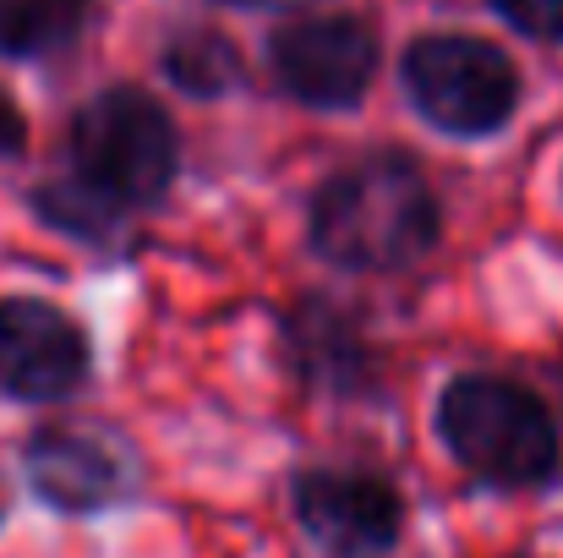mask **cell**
<instances>
[{"label":"cell","mask_w":563,"mask_h":558,"mask_svg":"<svg viewBox=\"0 0 563 558\" xmlns=\"http://www.w3.org/2000/svg\"><path fill=\"white\" fill-rule=\"evenodd\" d=\"M296 515L329 558H383L399 543L405 504L373 471H307L296 482Z\"/></svg>","instance_id":"obj_8"},{"label":"cell","mask_w":563,"mask_h":558,"mask_svg":"<svg viewBox=\"0 0 563 558\" xmlns=\"http://www.w3.org/2000/svg\"><path fill=\"white\" fill-rule=\"evenodd\" d=\"M88 378V335L49 302L0 296V394L66 400Z\"/></svg>","instance_id":"obj_7"},{"label":"cell","mask_w":563,"mask_h":558,"mask_svg":"<svg viewBox=\"0 0 563 558\" xmlns=\"http://www.w3.org/2000/svg\"><path fill=\"white\" fill-rule=\"evenodd\" d=\"M235 6H290V0H235Z\"/></svg>","instance_id":"obj_15"},{"label":"cell","mask_w":563,"mask_h":558,"mask_svg":"<svg viewBox=\"0 0 563 558\" xmlns=\"http://www.w3.org/2000/svg\"><path fill=\"white\" fill-rule=\"evenodd\" d=\"M33 208H38L55 230H71V236H82V241H104V236L115 230V208L99 203L88 186H77V182L38 186V192H33Z\"/></svg>","instance_id":"obj_12"},{"label":"cell","mask_w":563,"mask_h":558,"mask_svg":"<svg viewBox=\"0 0 563 558\" xmlns=\"http://www.w3.org/2000/svg\"><path fill=\"white\" fill-rule=\"evenodd\" d=\"M165 72L181 94L197 99H213V94H230L241 83V55L230 39L219 33H181L170 50H165Z\"/></svg>","instance_id":"obj_11"},{"label":"cell","mask_w":563,"mask_h":558,"mask_svg":"<svg viewBox=\"0 0 563 558\" xmlns=\"http://www.w3.org/2000/svg\"><path fill=\"white\" fill-rule=\"evenodd\" d=\"M290 357L301 362L307 378H323V383H351L362 362H367V351H362V340L351 335V324L340 318V313H329V307H318V302H307L296 318H290Z\"/></svg>","instance_id":"obj_9"},{"label":"cell","mask_w":563,"mask_h":558,"mask_svg":"<svg viewBox=\"0 0 563 558\" xmlns=\"http://www.w3.org/2000/svg\"><path fill=\"white\" fill-rule=\"evenodd\" d=\"M22 143H27V127H22V116H16V105L0 94V160H11V154H22Z\"/></svg>","instance_id":"obj_14"},{"label":"cell","mask_w":563,"mask_h":558,"mask_svg":"<svg viewBox=\"0 0 563 558\" xmlns=\"http://www.w3.org/2000/svg\"><path fill=\"white\" fill-rule=\"evenodd\" d=\"M438 241V197L416 160L373 154L340 171L312 203V247L362 274H388L416 263Z\"/></svg>","instance_id":"obj_1"},{"label":"cell","mask_w":563,"mask_h":558,"mask_svg":"<svg viewBox=\"0 0 563 558\" xmlns=\"http://www.w3.org/2000/svg\"><path fill=\"white\" fill-rule=\"evenodd\" d=\"M520 33L563 44V0H493Z\"/></svg>","instance_id":"obj_13"},{"label":"cell","mask_w":563,"mask_h":558,"mask_svg":"<svg viewBox=\"0 0 563 558\" xmlns=\"http://www.w3.org/2000/svg\"><path fill=\"white\" fill-rule=\"evenodd\" d=\"M27 488L60 515H99L132 493V460L121 438L99 427H38L22 449Z\"/></svg>","instance_id":"obj_6"},{"label":"cell","mask_w":563,"mask_h":558,"mask_svg":"<svg viewBox=\"0 0 563 558\" xmlns=\"http://www.w3.org/2000/svg\"><path fill=\"white\" fill-rule=\"evenodd\" d=\"M71 165H77V186H88L99 203H110L121 214V208H143L170 192L176 165H181V143H176L170 116L148 94L110 88L77 110Z\"/></svg>","instance_id":"obj_3"},{"label":"cell","mask_w":563,"mask_h":558,"mask_svg":"<svg viewBox=\"0 0 563 558\" xmlns=\"http://www.w3.org/2000/svg\"><path fill=\"white\" fill-rule=\"evenodd\" d=\"M449 455L493 488H537L559 471V427L548 405L509 378H454L438 400Z\"/></svg>","instance_id":"obj_2"},{"label":"cell","mask_w":563,"mask_h":558,"mask_svg":"<svg viewBox=\"0 0 563 558\" xmlns=\"http://www.w3.org/2000/svg\"><path fill=\"white\" fill-rule=\"evenodd\" d=\"M88 22V0H0V55L33 61L66 50Z\"/></svg>","instance_id":"obj_10"},{"label":"cell","mask_w":563,"mask_h":558,"mask_svg":"<svg viewBox=\"0 0 563 558\" xmlns=\"http://www.w3.org/2000/svg\"><path fill=\"white\" fill-rule=\"evenodd\" d=\"M405 88L416 110L454 138L498 132L520 105V77L504 50L465 33H432L405 55Z\"/></svg>","instance_id":"obj_4"},{"label":"cell","mask_w":563,"mask_h":558,"mask_svg":"<svg viewBox=\"0 0 563 558\" xmlns=\"http://www.w3.org/2000/svg\"><path fill=\"white\" fill-rule=\"evenodd\" d=\"M279 83L312 110H351L377 72V33L362 17H307L274 33Z\"/></svg>","instance_id":"obj_5"}]
</instances>
